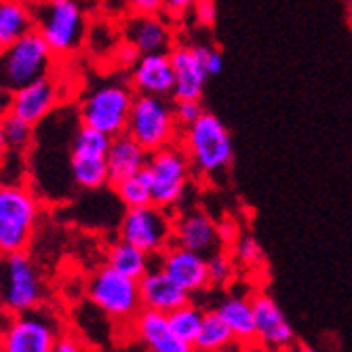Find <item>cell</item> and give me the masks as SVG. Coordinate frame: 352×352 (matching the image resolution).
Here are the masks:
<instances>
[{"instance_id": "40", "label": "cell", "mask_w": 352, "mask_h": 352, "mask_svg": "<svg viewBox=\"0 0 352 352\" xmlns=\"http://www.w3.org/2000/svg\"><path fill=\"white\" fill-rule=\"evenodd\" d=\"M287 352H318V350L312 348V346H306V344H294Z\"/></svg>"}, {"instance_id": "17", "label": "cell", "mask_w": 352, "mask_h": 352, "mask_svg": "<svg viewBox=\"0 0 352 352\" xmlns=\"http://www.w3.org/2000/svg\"><path fill=\"white\" fill-rule=\"evenodd\" d=\"M124 43H129L140 55L171 53L173 30L161 15H138L133 13L122 25Z\"/></svg>"}, {"instance_id": "42", "label": "cell", "mask_w": 352, "mask_h": 352, "mask_svg": "<svg viewBox=\"0 0 352 352\" xmlns=\"http://www.w3.org/2000/svg\"><path fill=\"white\" fill-rule=\"evenodd\" d=\"M192 352H217V350H201V348H195Z\"/></svg>"}, {"instance_id": "28", "label": "cell", "mask_w": 352, "mask_h": 352, "mask_svg": "<svg viewBox=\"0 0 352 352\" xmlns=\"http://www.w3.org/2000/svg\"><path fill=\"white\" fill-rule=\"evenodd\" d=\"M116 190V197L118 201L126 207V209H133V207H146V205H154L152 203V188H150V177L144 171L126 177L118 184H114Z\"/></svg>"}, {"instance_id": "12", "label": "cell", "mask_w": 352, "mask_h": 352, "mask_svg": "<svg viewBox=\"0 0 352 352\" xmlns=\"http://www.w3.org/2000/svg\"><path fill=\"white\" fill-rule=\"evenodd\" d=\"M59 338V329L49 314L30 310L23 314H15L3 340L5 352H53V346Z\"/></svg>"}, {"instance_id": "13", "label": "cell", "mask_w": 352, "mask_h": 352, "mask_svg": "<svg viewBox=\"0 0 352 352\" xmlns=\"http://www.w3.org/2000/svg\"><path fill=\"white\" fill-rule=\"evenodd\" d=\"M158 266H161L169 278H173L184 292L190 296L205 292L209 283V262L205 255L188 251L177 245H169L158 255Z\"/></svg>"}, {"instance_id": "1", "label": "cell", "mask_w": 352, "mask_h": 352, "mask_svg": "<svg viewBox=\"0 0 352 352\" xmlns=\"http://www.w3.org/2000/svg\"><path fill=\"white\" fill-rule=\"evenodd\" d=\"M179 146L184 148L192 171L205 177H217L232 163V138L228 126L211 112H205L197 122L179 131Z\"/></svg>"}, {"instance_id": "21", "label": "cell", "mask_w": 352, "mask_h": 352, "mask_svg": "<svg viewBox=\"0 0 352 352\" xmlns=\"http://www.w3.org/2000/svg\"><path fill=\"white\" fill-rule=\"evenodd\" d=\"M140 300L142 308L169 314L175 308L190 302V294L184 292L182 287L167 276V272L161 266H152L150 272H146L140 280Z\"/></svg>"}, {"instance_id": "30", "label": "cell", "mask_w": 352, "mask_h": 352, "mask_svg": "<svg viewBox=\"0 0 352 352\" xmlns=\"http://www.w3.org/2000/svg\"><path fill=\"white\" fill-rule=\"evenodd\" d=\"M209 262V283L211 285H226L230 283V278L234 276V264L232 260L228 258V255H223V253H213L207 258Z\"/></svg>"}, {"instance_id": "34", "label": "cell", "mask_w": 352, "mask_h": 352, "mask_svg": "<svg viewBox=\"0 0 352 352\" xmlns=\"http://www.w3.org/2000/svg\"><path fill=\"white\" fill-rule=\"evenodd\" d=\"M201 0H165V13L173 19L186 17L188 13L195 11V7Z\"/></svg>"}, {"instance_id": "6", "label": "cell", "mask_w": 352, "mask_h": 352, "mask_svg": "<svg viewBox=\"0 0 352 352\" xmlns=\"http://www.w3.org/2000/svg\"><path fill=\"white\" fill-rule=\"evenodd\" d=\"M41 215V203L25 186H0V255L25 251Z\"/></svg>"}, {"instance_id": "29", "label": "cell", "mask_w": 352, "mask_h": 352, "mask_svg": "<svg viewBox=\"0 0 352 352\" xmlns=\"http://www.w3.org/2000/svg\"><path fill=\"white\" fill-rule=\"evenodd\" d=\"M3 133H5V142L7 148H15V150H25L32 144V138H34V124L19 118L13 112H7L3 118Z\"/></svg>"}, {"instance_id": "11", "label": "cell", "mask_w": 352, "mask_h": 352, "mask_svg": "<svg viewBox=\"0 0 352 352\" xmlns=\"http://www.w3.org/2000/svg\"><path fill=\"white\" fill-rule=\"evenodd\" d=\"M173 228L175 221L167 209L158 205L133 207L122 215L120 239L150 255H161L169 245H173Z\"/></svg>"}, {"instance_id": "9", "label": "cell", "mask_w": 352, "mask_h": 352, "mask_svg": "<svg viewBox=\"0 0 352 352\" xmlns=\"http://www.w3.org/2000/svg\"><path fill=\"white\" fill-rule=\"evenodd\" d=\"M0 274H3V298H0V306L13 314H23L41 306L45 287L34 262H32V258L25 251L3 255V260H0Z\"/></svg>"}, {"instance_id": "38", "label": "cell", "mask_w": 352, "mask_h": 352, "mask_svg": "<svg viewBox=\"0 0 352 352\" xmlns=\"http://www.w3.org/2000/svg\"><path fill=\"white\" fill-rule=\"evenodd\" d=\"M11 100H13V95L7 93L5 89H0V118H3L7 112H11Z\"/></svg>"}, {"instance_id": "20", "label": "cell", "mask_w": 352, "mask_h": 352, "mask_svg": "<svg viewBox=\"0 0 352 352\" xmlns=\"http://www.w3.org/2000/svg\"><path fill=\"white\" fill-rule=\"evenodd\" d=\"M135 338L146 346L148 352H192L195 346L179 340L171 325L169 318L163 312H154L142 308L140 314L131 321Z\"/></svg>"}, {"instance_id": "24", "label": "cell", "mask_w": 352, "mask_h": 352, "mask_svg": "<svg viewBox=\"0 0 352 352\" xmlns=\"http://www.w3.org/2000/svg\"><path fill=\"white\" fill-rule=\"evenodd\" d=\"M195 348L201 350H217V352H239L241 344L236 342L228 323L217 314V310H205V318L195 342Z\"/></svg>"}, {"instance_id": "3", "label": "cell", "mask_w": 352, "mask_h": 352, "mask_svg": "<svg viewBox=\"0 0 352 352\" xmlns=\"http://www.w3.org/2000/svg\"><path fill=\"white\" fill-rule=\"evenodd\" d=\"M32 11L34 30L57 57L74 55L87 38V17L76 0H36Z\"/></svg>"}, {"instance_id": "26", "label": "cell", "mask_w": 352, "mask_h": 352, "mask_svg": "<svg viewBox=\"0 0 352 352\" xmlns=\"http://www.w3.org/2000/svg\"><path fill=\"white\" fill-rule=\"evenodd\" d=\"M34 30L32 11L19 0H0V49Z\"/></svg>"}, {"instance_id": "22", "label": "cell", "mask_w": 352, "mask_h": 352, "mask_svg": "<svg viewBox=\"0 0 352 352\" xmlns=\"http://www.w3.org/2000/svg\"><path fill=\"white\" fill-rule=\"evenodd\" d=\"M150 152L135 142L129 133H120L112 138L110 150H108V173L110 184H118L126 177H131L146 169Z\"/></svg>"}, {"instance_id": "16", "label": "cell", "mask_w": 352, "mask_h": 352, "mask_svg": "<svg viewBox=\"0 0 352 352\" xmlns=\"http://www.w3.org/2000/svg\"><path fill=\"white\" fill-rule=\"evenodd\" d=\"M175 74L173 102L182 100H201L209 74L201 59L197 45H175L169 53Z\"/></svg>"}, {"instance_id": "14", "label": "cell", "mask_w": 352, "mask_h": 352, "mask_svg": "<svg viewBox=\"0 0 352 352\" xmlns=\"http://www.w3.org/2000/svg\"><path fill=\"white\" fill-rule=\"evenodd\" d=\"M221 230L217 223L201 209L186 211L177 217L173 228V245L201 255H213L221 245Z\"/></svg>"}, {"instance_id": "35", "label": "cell", "mask_w": 352, "mask_h": 352, "mask_svg": "<svg viewBox=\"0 0 352 352\" xmlns=\"http://www.w3.org/2000/svg\"><path fill=\"white\" fill-rule=\"evenodd\" d=\"M192 15H195V21L199 25H211L217 17L215 3L213 0H201V3L195 7V11H192Z\"/></svg>"}, {"instance_id": "25", "label": "cell", "mask_w": 352, "mask_h": 352, "mask_svg": "<svg viewBox=\"0 0 352 352\" xmlns=\"http://www.w3.org/2000/svg\"><path fill=\"white\" fill-rule=\"evenodd\" d=\"M152 255L138 249L135 245L126 243V241H116L106 255V264L114 270H118L124 276H131L135 280H140L146 272H150L152 262H150Z\"/></svg>"}, {"instance_id": "27", "label": "cell", "mask_w": 352, "mask_h": 352, "mask_svg": "<svg viewBox=\"0 0 352 352\" xmlns=\"http://www.w3.org/2000/svg\"><path fill=\"white\" fill-rule=\"evenodd\" d=\"M167 318H169V325H171L173 333L179 340L195 346L199 331H201V325H203V318H205V310L197 304L188 302V304L175 308L173 312H169Z\"/></svg>"}, {"instance_id": "8", "label": "cell", "mask_w": 352, "mask_h": 352, "mask_svg": "<svg viewBox=\"0 0 352 352\" xmlns=\"http://www.w3.org/2000/svg\"><path fill=\"white\" fill-rule=\"evenodd\" d=\"M87 294L91 302L114 321H133L142 310L140 283L124 276L108 264L95 270L89 278Z\"/></svg>"}, {"instance_id": "19", "label": "cell", "mask_w": 352, "mask_h": 352, "mask_svg": "<svg viewBox=\"0 0 352 352\" xmlns=\"http://www.w3.org/2000/svg\"><path fill=\"white\" fill-rule=\"evenodd\" d=\"M59 102H61L59 82L53 76H47L34 85L13 93L11 112L36 126L57 108Z\"/></svg>"}, {"instance_id": "10", "label": "cell", "mask_w": 352, "mask_h": 352, "mask_svg": "<svg viewBox=\"0 0 352 352\" xmlns=\"http://www.w3.org/2000/svg\"><path fill=\"white\" fill-rule=\"evenodd\" d=\"M112 138L91 126H78L70 150V173L78 188L100 190L110 184L108 150Z\"/></svg>"}, {"instance_id": "37", "label": "cell", "mask_w": 352, "mask_h": 352, "mask_svg": "<svg viewBox=\"0 0 352 352\" xmlns=\"http://www.w3.org/2000/svg\"><path fill=\"white\" fill-rule=\"evenodd\" d=\"M53 352H82V344L78 338L70 336V333H59Z\"/></svg>"}, {"instance_id": "7", "label": "cell", "mask_w": 352, "mask_h": 352, "mask_svg": "<svg viewBox=\"0 0 352 352\" xmlns=\"http://www.w3.org/2000/svg\"><path fill=\"white\" fill-rule=\"evenodd\" d=\"M146 173L150 177L152 203L163 209H171L184 199L192 175V165L184 148L173 144L163 150L150 152Z\"/></svg>"}, {"instance_id": "18", "label": "cell", "mask_w": 352, "mask_h": 352, "mask_svg": "<svg viewBox=\"0 0 352 352\" xmlns=\"http://www.w3.org/2000/svg\"><path fill=\"white\" fill-rule=\"evenodd\" d=\"M131 87L140 95L156 98H173L175 74L169 53L140 55L131 68Z\"/></svg>"}, {"instance_id": "41", "label": "cell", "mask_w": 352, "mask_h": 352, "mask_svg": "<svg viewBox=\"0 0 352 352\" xmlns=\"http://www.w3.org/2000/svg\"><path fill=\"white\" fill-rule=\"evenodd\" d=\"M7 150V142H5V133H3V122H0V156Z\"/></svg>"}, {"instance_id": "43", "label": "cell", "mask_w": 352, "mask_h": 352, "mask_svg": "<svg viewBox=\"0 0 352 352\" xmlns=\"http://www.w3.org/2000/svg\"><path fill=\"white\" fill-rule=\"evenodd\" d=\"M0 298H3V274H0Z\"/></svg>"}, {"instance_id": "39", "label": "cell", "mask_w": 352, "mask_h": 352, "mask_svg": "<svg viewBox=\"0 0 352 352\" xmlns=\"http://www.w3.org/2000/svg\"><path fill=\"white\" fill-rule=\"evenodd\" d=\"M239 352H276L268 346H262L260 342H253V344H247V346H241Z\"/></svg>"}, {"instance_id": "4", "label": "cell", "mask_w": 352, "mask_h": 352, "mask_svg": "<svg viewBox=\"0 0 352 352\" xmlns=\"http://www.w3.org/2000/svg\"><path fill=\"white\" fill-rule=\"evenodd\" d=\"M135 95L138 93L133 87L118 80L95 85L80 100L78 120L82 126H91L95 131L116 138L126 131Z\"/></svg>"}, {"instance_id": "2", "label": "cell", "mask_w": 352, "mask_h": 352, "mask_svg": "<svg viewBox=\"0 0 352 352\" xmlns=\"http://www.w3.org/2000/svg\"><path fill=\"white\" fill-rule=\"evenodd\" d=\"M55 53L36 30L0 49V89L17 93L53 74Z\"/></svg>"}, {"instance_id": "33", "label": "cell", "mask_w": 352, "mask_h": 352, "mask_svg": "<svg viewBox=\"0 0 352 352\" xmlns=\"http://www.w3.org/2000/svg\"><path fill=\"white\" fill-rule=\"evenodd\" d=\"M197 47H199V53H201V59L205 63V70H207L209 78L221 74V70H223V55H221V51L211 47V45H197Z\"/></svg>"}, {"instance_id": "15", "label": "cell", "mask_w": 352, "mask_h": 352, "mask_svg": "<svg viewBox=\"0 0 352 352\" xmlns=\"http://www.w3.org/2000/svg\"><path fill=\"white\" fill-rule=\"evenodd\" d=\"M251 300H253V310H255L258 342L276 352H287L296 344V331L289 323V318L285 316L278 304L266 294H258Z\"/></svg>"}, {"instance_id": "23", "label": "cell", "mask_w": 352, "mask_h": 352, "mask_svg": "<svg viewBox=\"0 0 352 352\" xmlns=\"http://www.w3.org/2000/svg\"><path fill=\"white\" fill-rule=\"evenodd\" d=\"M217 314L228 323L236 342L241 346L258 342V331H255V310L253 300L245 296H228L215 306Z\"/></svg>"}, {"instance_id": "5", "label": "cell", "mask_w": 352, "mask_h": 352, "mask_svg": "<svg viewBox=\"0 0 352 352\" xmlns=\"http://www.w3.org/2000/svg\"><path fill=\"white\" fill-rule=\"evenodd\" d=\"M182 126L175 118L173 104L169 98L156 95H135L126 131L135 142H140L148 152L163 150L177 144Z\"/></svg>"}, {"instance_id": "32", "label": "cell", "mask_w": 352, "mask_h": 352, "mask_svg": "<svg viewBox=\"0 0 352 352\" xmlns=\"http://www.w3.org/2000/svg\"><path fill=\"white\" fill-rule=\"evenodd\" d=\"M173 110H175V118H177L182 129H184V126H190L192 122H197L205 114V108H203L201 100H182V102H175Z\"/></svg>"}, {"instance_id": "31", "label": "cell", "mask_w": 352, "mask_h": 352, "mask_svg": "<svg viewBox=\"0 0 352 352\" xmlns=\"http://www.w3.org/2000/svg\"><path fill=\"white\" fill-rule=\"evenodd\" d=\"M234 255H236V260H239L243 266H247V268L258 266V264H262V260H264L262 247L258 245V241L251 239V236H241V239L236 241Z\"/></svg>"}, {"instance_id": "44", "label": "cell", "mask_w": 352, "mask_h": 352, "mask_svg": "<svg viewBox=\"0 0 352 352\" xmlns=\"http://www.w3.org/2000/svg\"><path fill=\"white\" fill-rule=\"evenodd\" d=\"M0 352H5V348H3V340H0Z\"/></svg>"}, {"instance_id": "36", "label": "cell", "mask_w": 352, "mask_h": 352, "mask_svg": "<svg viewBox=\"0 0 352 352\" xmlns=\"http://www.w3.org/2000/svg\"><path fill=\"white\" fill-rule=\"evenodd\" d=\"M129 5L138 15H161L165 11V0H129Z\"/></svg>"}]
</instances>
